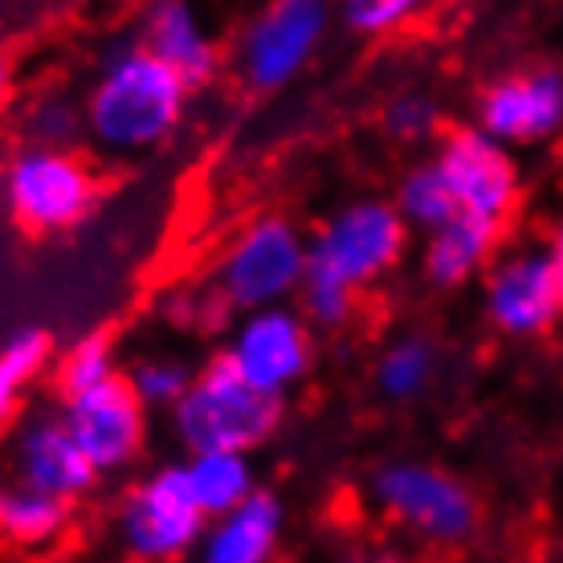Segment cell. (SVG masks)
I'll return each instance as SVG.
<instances>
[{
	"mask_svg": "<svg viewBox=\"0 0 563 563\" xmlns=\"http://www.w3.org/2000/svg\"><path fill=\"white\" fill-rule=\"evenodd\" d=\"M412 229L393 197H355L339 205L310 233V266L298 307L323 331H343L355 319L360 295L380 286L409 254Z\"/></svg>",
	"mask_w": 563,
	"mask_h": 563,
	"instance_id": "6da1fadb",
	"label": "cell"
},
{
	"mask_svg": "<svg viewBox=\"0 0 563 563\" xmlns=\"http://www.w3.org/2000/svg\"><path fill=\"white\" fill-rule=\"evenodd\" d=\"M335 25V0H262L241 25L233 70L254 95H278L302 78Z\"/></svg>",
	"mask_w": 563,
	"mask_h": 563,
	"instance_id": "52a82bcc",
	"label": "cell"
},
{
	"mask_svg": "<svg viewBox=\"0 0 563 563\" xmlns=\"http://www.w3.org/2000/svg\"><path fill=\"white\" fill-rule=\"evenodd\" d=\"M29 143H57V147H74L86 135L82 107L62 95H45L25 111Z\"/></svg>",
	"mask_w": 563,
	"mask_h": 563,
	"instance_id": "4316f807",
	"label": "cell"
},
{
	"mask_svg": "<svg viewBox=\"0 0 563 563\" xmlns=\"http://www.w3.org/2000/svg\"><path fill=\"white\" fill-rule=\"evenodd\" d=\"M474 123L507 147L563 140V62H536L490 78L478 90Z\"/></svg>",
	"mask_w": 563,
	"mask_h": 563,
	"instance_id": "7c38bea8",
	"label": "cell"
},
{
	"mask_svg": "<svg viewBox=\"0 0 563 563\" xmlns=\"http://www.w3.org/2000/svg\"><path fill=\"white\" fill-rule=\"evenodd\" d=\"M4 209L25 233L57 238L70 233L99 205V172L74 147L25 143L0 176Z\"/></svg>",
	"mask_w": 563,
	"mask_h": 563,
	"instance_id": "8992f818",
	"label": "cell"
},
{
	"mask_svg": "<svg viewBox=\"0 0 563 563\" xmlns=\"http://www.w3.org/2000/svg\"><path fill=\"white\" fill-rule=\"evenodd\" d=\"M424 9L429 0H335V21L352 37L380 42V37L409 29L412 21H421Z\"/></svg>",
	"mask_w": 563,
	"mask_h": 563,
	"instance_id": "cb8c5ba5",
	"label": "cell"
},
{
	"mask_svg": "<svg viewBox=\"0 0 563 563\" xmlns=\"http://www.w3.org/2000/svg\"><path fill=\"white\" fill-rule=\"evenodd\" d=\"M441 355L424 335H396L376 360V393L393 405H412L437 384Z\"/></svg>",
	"mask_w": 563,
	"mask_h": 563,
	"instance_id": "ffe728a7",
	"label": "cell"
},
{
	"mask_svg": "<svg viewBox=\"0 0 563 563\" xmlns=\"http://www.w3.org/2000/svg\"><path fill=\"white\" fill-rule=\"evenodd\" d=\"M433 159L457 200V212L494 221L503 229L510 225L522 200V172L515 147L486 135L478 123H465L437 140Z\"/></svg>",
	"mask_w": 563,
	"mask_h": 563,
	"instance_id": "8fae6325",
	"label": "cell"
},
{
	"mask_svg": "<svg viewBox=\"0 0 563 563\" xmlns=\"http://www.w3.org/2000/svg\"><path fill=\"white\" fill-rule=\"evenodd\" d=\"M393 205L400 209V217L409 221L412 233H429V229L445 225L457 217V200H453L450 184L437 168V159H421V164H412L400 180H396V192H393Z\"/></svg>",
	"mask_w": 563,
	"mask_h": 563,
	"instance_id": "7402d4cb",
	"label": "cell"
},
{
	"mask_svg": "<svg viewBox=\"0 0 563 563\" xmlns=\"http://www.w3.org/2000/svg\"><path fill=\"white\" fill-rule=\"evenodd\" d=\"M192 86L140 42L111 45L82 99L86 143L107 159H143L180 131Z\"/></svg>",
	"mask_w": 563,
	"mask_h": 563,
	"instance_id": "7a4b0ae2",
	"label": "cell"
},
{
	"mask_svg": "<svg viewBox=\"0 0 563 563\" xmlns=\"http://www.w3.org/2000/svg\"><path fill=\"white\" fill-rule=\"evenodd\" d=\"M184 478H188L192 498L209 519L238 507L241 498H250L262 486L254 457L245 450H192L184 457Z\"/></svg>",
	"mask_w": 563,
	"mask_h": 563,
	"instance_id": "d6986e66",
	"label": "cell"
},
{
	"mask_svg": "<svg viewBox=\"0 0 563 563\" xmlns=\"http://www.w3.org/2000/svg\"><path fill=\"white\" fill-rule=\"evenodd\" d=\"M62 417L102 478L131 470L147 445V417L152 412L135 396L123 372H114L111 380L95 384L86 393L62 396Z\"/></svg>",
	"mask_w": 563,
	"mask_h": 563,
	"instance_id": "4fadbf2b",
	"label": "cell"
},
{
	"mask_svg": "<svg viewBox=\"0 0 563 563\" xmlns=\"http://www.w3.org/2000/svg\"><path fill=\"white\" fill-rule=\"evenodd\" d=\"M221 360H229L254 388L286 400L314 372L319 360L314 323L298 302L245 310L229 331Z\"/></svg>",
	"mask_w": 563,
	"mask_h": 563,
	"instance_id": "9c48e42d",
	"label": "cell"
},
{
	"mask_svg": "<svg viewBox=\"0 0 563 563\" xmlns=\"http://www.w3.org/2000/svg\"><path fill=\"white\" fill-rule=\"evenodd\" d=\"M548 254H551V262H555V274H560V286H563V212H560V221L551 225Z\"/></svg>",
	"mask_w": 563,
	"mask_h": 563,
	"instance_id": "83f0119b",
	"label": "cell"
},
{
	"mask_svg": "<svg viewBox=\"0 0 563 563\" xmlns=\"http://www.w3.org/2000/svg\"><path fill=\"white\" fill-rule=\"evenodd\" d=\"M441 102L429 90H396L384 111V131L388 140H396L400 147H424L441 135Z\"/></svg>",
	"mask_w": 563,
	"mask_h": 563,
	"instance_id": "484cf974",
	"label": "cell"
},
{
	"mask_svg": "<svg viewBox=\"0 0 563 563\" xmlns=\"http://www.w3.org/2000/svg\"><path fill=\"white\" fill-rule=\"evenodd\" d=\"M498 241H503V225L457 212L453 221L424 233V282L437 286V290H462L470 282H478L486 274V266H490V257L498 254Z\"/></svg>",
	"mask_w": 563,
	"mask_h": 563,
	"instance_id": "e0dca14e",
	"label": "cell"
},
{
	"mask_svg": "<svg viewBox=\"0 0 563 563\" xmlns=\"http://www.w3.org/2000/svg\"><path fill=\"white\" fill-rule=\"evenodd\" d=\"M114 372H119V352H114L111 335L90 331V335L74 339L70 347L62 352V360L54 364V384L62 396H74L102 380H111Z\"/></svg>",
	"mask_w": 563,
	"mask_h": 563,
	"instance_id": "603a6c76",
	"label": "cell"
},
{
	"mask_svg": "<svg viewBox=\"0 0 563 563\" xmlns=\"http://www.w3.org/2000/svg\"><path fill=\"white\" fill-rule=\"evenodd\" d=\"M286 503L257 486L238 507L212 515L197 555L205 563H269L286 543Z\"/></svg>",
	"mask_w": 563,
	"mask_h": 563,
	"instance_id": "2e32d148",
	"label": "cell"
},
{
	"mask_svg": "<svg viewBox=\"0 0 563 563\" xmlns=\"http://www.w3.org/2000/svg\"><path fill=\"white\" fill-rule=\"evenodd\" d=\"M135 37L159 62H168L192 90L217 82L221 70H225L221 42L212 37L209 21H205V13L192 0H147L140 9Z\"/></svg>",
	"mask_w": 563,
	"mask_h": 563,
	"instance_id": "9a60e30c",
	"label": "cell"
},
{
	"mask_svg": "<svg viewBox=\"0 0 563 563\" xmlns=\"http://www.w3.org/2000/svg\"><path fill=\"white\" fill-rule=\"evenodd\" d=\"M9 82H13V62H9V54H4V45H0V95L9 90Z\"/></svg>",
	"mask_w": 563,
	"mask_h": 563,
	"instance_id": "f1b7e54d",
	"label": "cell"
},
{
	"mask_svg": "<svg viewBox=\"0 0 563 563\" xmlns=\"http://www.w3.org/2000/svg\"><path fill=\"white\" fill-rule=\"evenodd\" d=\"M310 266V233L290 217H254L229 238L212 266V298L229 314L298 302Z\"/></svg>",
	"mask_w": 563,
	"mask_h": 563,
	"instance_id": "5b68a950",
	"label": "cell"
},
{
	"mask_svg": "<svg viewBox=\"0 0 563 563\" xmlns=\"http://www.w3.org/2000/svg\"><path fill=\"white\" fill-rule=\"evenodd\" d=\"M9 465H13V478L29 482L45 494H57L66 503L86 498L95 490V482L102 478L62 412H33L16 424Z\"/></svg>",
	"mask_w": 563,
	"mask_h": 563,
	"instance_id": "5bb4252c",
	"label": "cell"
},
{
	"mask_svg": "<svg viewBox=\"0 0 563 563\" xmlns=\"http://www.w3.org/2000/svg\"><path fill=\"white\" fill-rule=\"evenodd\" d=\"M282 400L262 393L229 360H209L188 393L168 412V429L184 453L192 450H262L282 424Z\"/></svg>",
	"mask_w": 563,
	"mask_h": 563,
	"instance_id": "277c9868",
	"label": "cell"
},
{
	"mask_svg": "<svg viewBox=\"0 0 563 563\" xmlns=\"http://www.w3.org/2000/svg\"><path fill=\"white\" fill-rule=\"evenodd\" d=\"M482 314L503 339H539L563 319V286L548 245H515L482 274Z\"/></svg>",
	"mask_w": 563,
	"mask_h": 563,
	"instance_id": "30bf717a",
	"label": "cell"
},
{
	"mask_svg": "<svg viewBox=\"0 0 563 563\" xmlns=\"http://www.w3.org/2000/svg\"><path fill=\"white\" fill-rule=\"evenodd\" d=\"M205 527H209V515L192 498V486L184 478V462L143 474L123 494L119 515H114L119 548L140 563H172L197 555Z\"/></svg>",
	"mask_w": 563,
	"mask_h": 563,
	"instance_id": "ba28073f",
	"label": "cell"
},
{
	"mask_svg": "<svg viewBox=\"0 0 563 563\" xmlns=\"http://www.w3.org/2000/svg\"><path fill=\"white\" fill-rule=\"evenodd\" d=\"M70 527V503L29 486L21 478L0 482V543L13 551H45Z\"/></svg>",
	"mask_w": 563,
	"mask_h": 563,
	"instance_id": "ac0fdd59",
	"label": "cell"
},
{
	"mask_svg": "<svg viewBox=\"0 0 563 563\" xmlns=\"http://www.w3.org/2000/svg\"><path fill=\"white\" fill-rule=\"evenodd\" d=\"M192 376H197V372L184 364L180 355H168V352L143 355L140 364L128 372L131 388H135V396L147 405V412H172L176 409V400L188 393Z\"/></svg>",
	"mask_w": 563,
	"mask_h": 563,
	"instance_id": "d4e9b609",
	"label": "cell"
},
{
	"mask_svg": "<svg viewBox=\"0 0 563 563\" xmlns=\"http://www.w3.org/2000/svg\"><path fill=\"white\" fill-rule=\"evenodd\" d=\"M367 498L384 519L424 548L462 551L482 531V498L465 478L437 462L396 457L367 478Z\"/></svg>",
	"mask_w": 563,
	"mask_h": 563,
	"instance_id": "3957f363",
	"label": "cell"
},
{
	"mask_svg": "<svg viewBox=\"0 0 563 563\" xmlns=\"http://www.w3.org/2000/svg\"><path fill=\"white\" fill-rule=\"evenodd\" d=\"M49 360H54V343L42 327H21L0 343V429L21 412L29 388L42 380Z\"/></svg>",
	"mask_w": 563,
	"mask_h": 563,
	"instance_id": "44dd1931",
	"label": "cell"
}]
</instances>
